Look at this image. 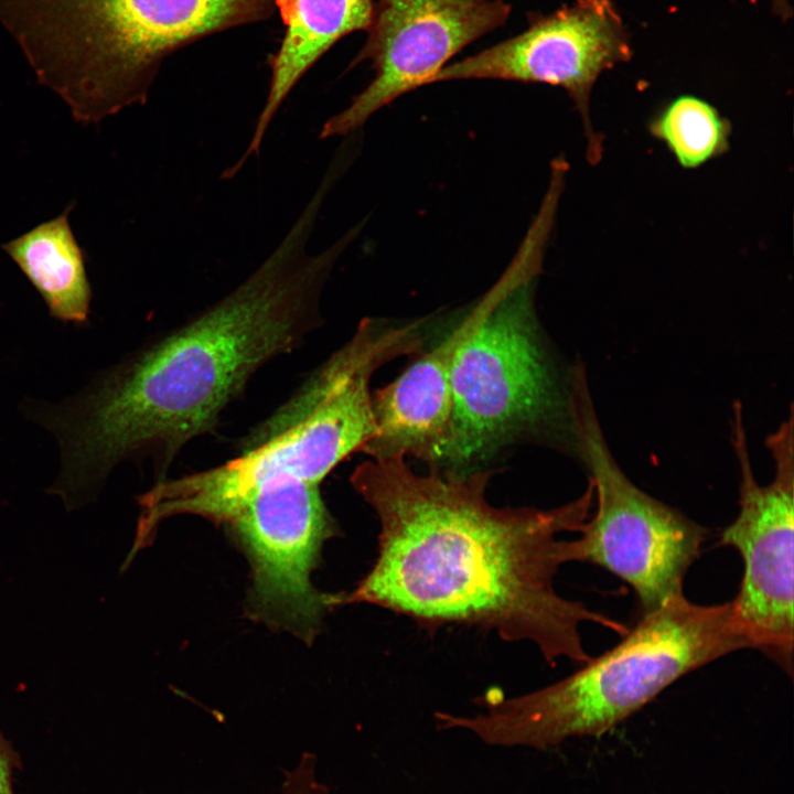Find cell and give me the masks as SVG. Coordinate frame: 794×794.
Masks as SVG:
<instances>
[{"label":"cell","mask_w":794,"mask_h":794,"mask_svg":"<svg viewBox=\"0 0 794 794\" xmlns=\"http://www.w3.org/2000/svg\"><path fill=\"white\" fill-rule=\"evenodd\" d=\"M493 470L460 473L438 466L414 472L405 458L368 460L350 481L376 513L378 555L368 573L336 605L369 603L437 627L448 623L495 631L533 643L546 663L591 658L580 626L594 623L621 636L629 627L566 599L559 568L576 561L573 540L589 517L593 489L557 507H495L486 500Z\"/></svg>","instance_id":"6da1fadb"},{"label":"cell","mask_w":794,"mask_h":794,"mask_svg":"<svg viewBox=\"0 0 794 794\" xmlns=\"http://www.w3.org/2000/svg\"><path fill=\"white\" fill-rule=\"evenodd\" d=\"M325 197L316 190L271 255L222 299L126 355L78 395L34 408L60 446L52 491L64 503L87 504L128 460L150 457L157 482L168 478L180 451L214 430L261 367L319 328L325 282L355 238L348 232L322 253H307Z\"/></svg>","instance_id":"7a4b0ae2"},{"label":"cell","mask_w":794,"mask_h":794,"mask_svg":"<svg viewBox=\"0 0 794 794\" xmlns=\"http://www.w3.org/2000/svg\"><path fill=\"white\" fill-rule=\"evenodd\" d=\"M276 12L277 0H0V24L81 124L143 105L180 49Z\"/></svg>","instance_id":"3957f363"},{"label":"cell","mask_w":794,"mask_h":794,"mask_svg":"<svg viewBox=\"0 0 794 794\" xmlns=\"http://www.w3.org/2000/svg\"><path fill=\"white\" fill-rule=\"evenodd\" d=\"M753 648L731 601L696 604L677 596L642 614L622 640L570 676L535 691L476 698L473 716L436 712L439 729H461L493 747L547 750L567 739L600 737L673 683L725 655Z\"/></svg>","instance_id":"277c9868"},{"label":"cell","mask_w":794,"mask_h":794,"mask_svg":"<svg viewBox=\"0 0 794 794\" xmlns=\"http://www.w3.org/2000/svg\"><path fill=\"white\" fill-rule=\"evenodd\" d=\"M551 225L535 218L498 279L491 309L463 342L451 372L452 412L439 468L460 473L523 440L568 428V377L561 386L534 304Z\"/></svg>","instance_id":"5b68a950"},{"label":"cell","mask_w":794,"mask_h":794,"mask_svg":"<svg viewBox=\"0 0 794 794\" xmlns=\"http://www.w3.org/2000/svg\"><path fill=\"white\" fill-rule=\"evenodd\" d=\"M373 364L337 348L243 438L237 457L210 469L158 481L140 500L143 523L155 528L175 515L223 524L256 487L281 479L320 482L376 431Z\"/></svg>","instance_id":"8992f818"},{"label":"cell","mask_w":794,"mask_h":794,"mask_svg":"<svg viewBox=\"0 0 794 794\" xmlns=\"http://www.w3.org/2000/svg\"><path fill=\"white\" fill-rule=\"evenodd\" d=\"M567 433L589 473L596 506L573 540L576 561L602 567L630 584L642 614L684 594L685 576L708 532L622 471L607 443L582 363L568 374Z\"/></svg>","instance_id":"52a82bcc"},{"label":"cell","mask_w":794,"mask_h":794,"mask_svg":"<svg viewBox=\"0 0 794 794\" xmlns=\"http://www.w3.org/2000/svg\"><path fill=\"white\" fill-rule=\"evenodd\" d=\"M793 410L765 444L774 461L771 483L757 482L748 448L742 405H733L731 443L740 471L739 513L720 544L740 554L744 570L731 604L752 647L792 674L794 455Z\"/></svg>","instance_id":"ba28073f"},{"label":"cell","mask_w":794,"mask_h":794,"mask_svg":"<svg viewBox=\"0 0 794 794\" xmlns=\"http://www.w3.org/2000/svg\"><path fill=\"white\" fill-rule=\"evenodd\" d=\"M224 524L251 565L253 615L310 642L335 598L318 592L310 579L323 543L335 529L320 484L267 482L247 494Z\"/></svg>","instance_id":"9c48e42d"},{"label":"cell","mask_w":794,"mask_h":794,"mask_svg":"<svg viewBox=\"0 0 794 794\" xmlns=\"http://www.w3.org/2000/svg\"><path fill=\"white\" fill-rule=\"evenodd\" d=\"M527 28L474 55L446 65L431 84L461 79L539 83L566 90L581 116L591 163L602 141L590 119L599 77L633 57L632 36L613 0H575L543 14L529 12Z\"/></svg>","instance_id":"30bf717a"},{"label":"cell","mask_w":794,"mask_h":794,"mask_svg":"<svg viewBox=\"0 0 794 794\" xmlns=\"http://www.w3.org/2000/svg\"><path fill=\"white\" fill-rule=\"evenodd\" d=\"M511 11L503 0H379L348 67L369 61L374 78L323 124L319 138L353 135L377 110L430 85L457 53L502 26Z\"/></svg>","instance_id":"8fae6325"},{"label":"cell","mask_w":794,"mask_h":794,"mask_svg":"<svg viewBox=\"0 0 794 794\" xmlns=\"http://www.w3.org/2000/svg\"><path fill=\"white\" fill-rule=\"evenodd\" d=\"M498 290L496 281L438 344L423 350L395 380L372 394L376 431L361 452L375 461L411 455L429 468H439L450 430L454 356L480 325Z\"/></svg>","instance_id":"7c38bea8"},{"label":"cell","mask_w":794,"mask_h":794,"mask_svg":"<svg viewBox=\"0 0 794 794\" xmlns=\"http://www.w3.org/2000/svg\"><path fill=\"white\" fill-rule=\"evenodd\" d=\"M379 0H277L283 35L268 56L270 84L250 142L237 162L227 169L232 178L251 154H258L268 126L303 75L342 37L367 31Z\"/></svg>","instance_id":"4fadbf2b"},{"label":"cell","mask_w":794,"mask_h":794,"mask_svg":"<svg viewBox=\"0 0 794 794\" xmlns=\"http://www.w3.org/2000/svg\"><path fill=\"white\" fill-rule=\"evenodd\" d=\"M72 207L1 248L40 293L53 318L81 324L89 315L92 288L84 251L68 219Z\"/></svg>","instance_id":"5bb4252c"},{"label":"cell","mask_w":794,"mask_h":794,"mask_svg":"<svg viewBox=\"0 0 794 794\" xmlns=\"http://www.w3.org/2000/svg\"><path fill=\"white\" fill-rule=\"evenodd\" d=\"M648 130L682 168L698 169L728 151L731 122L707 100L685 94L663 105Z\"/></svg>","instance_id":"9a60e30c"},{"label":"cell","mask_w":794,"mask_h":794,"mask_svg":"<svg viewBox=\"0 0 794 794\" xmlns=\"http://www.w3.org/2000/svg\"><path fill=\"white\" fill-rule=\"evenodd\" d=\"M316 758L304 752L292 771H286L281 794H329L328 787L315 776Z\"/></svg>","instance_id":"2e32d148"},{"label":"cell","mask_w":794,"mask_h":794,"mask_svg":"<svg viewBox=\"0 0 794 794\" xmlns=\"http://www.w3.org/2000/svg\"><path fill=\"white\" fill-rule=\"evenodd\" d=\"M22 768L21 757L0 731V794H14L13 774Z\"/></svg>","instance_id":"e0dca14e"}]
</instances>
